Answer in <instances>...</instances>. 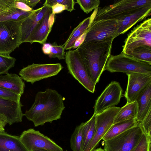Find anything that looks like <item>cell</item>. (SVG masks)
Returning <instances> with one entry per match:
<instances>
[{
  "mask_svg": "<svg viewBox=\"0 0 151 151\" xmlns=\"http://www.w3.org/2000/svg\"><path fill=\"white\" fill-rule=\"evenodd\" d=\"M63 98L56 90L46 89L36 94L35 101L24 114L37 127L61 118L65 109Z\"/></svg>",
  "mask_w": 151,
  "mask_h": 151,
  "instance_id": "1",
  "label": "cell"
},
{
  "mask_svg": "<svg viewBox=\"0 0 151 151\" xmlns=\"http://www.w3.org/2000/svg\"><path fill=\"white\" fill-rule=\"evenodd\" d=\"M112 40L95 41L83 43L78 48L88 73L95 84L105 70L111 55Z\"/></svg>",
  "mask_w": 151,
  "mask_h": 151,
  "instance_id": "2",
  "label": "cell"
},
{
  "mask_svg": "<svg viewBox=\"0 0 151 151\" xmlns=\"http://www.w3.org/2000/svg\"><path fill=\"white\" fill-rule=\"evenodd\" d=\"M111 73H138L151 76V64L140 61L122 52L111 55L105 68Z\"/></svg>",
  "mask_w": 151,
  "mask_h": 151,
  "instance_id": "3",
  "label": "cell"
},
{
  "mask_svg": "<svg viewBox=\"0 0 151 151\" xmlns=\"http://www.w3.org/2000/svg\"><path fill=\"white\" fill-rule=\"evenodd\" d=\"M147 6H151V0H116L111 5L98 7L96 12L93 13L90 17L92 22L101 19H116L135 10Z\"/></svg>",
  "mask_w": 151,
  "mask_h": 151,
  "instance_id": "4",
  "label": "cell"
},
{
  "mask_svg": "<svg viewBox=\"0 0 151 151\" xmlns=\"http://www.w3.org/2000/svg\"><path fill=\"white\" fill-rule=\"evenodd\" d=\"M65 59L68 73L88 91L93 93L96 84L90 77L78 48L66 52Z\"/></svg>",
  "mask_w": 151,
  "mask_h": 151,
  "instance_id": "5",
  "label": "cell"
},
{
  "mask_svg": "<svg viewBox=\"0 0 151 151\" xmlns=\"http://www.w3.org/2000/svg\"><path fill=\"white\" fill-rule=\"evenodd\" d=\"M23 20L0 21V54L9 55L22 44L21 26Z\"/></svg>",
  "mask_w": 151,
  "mask_h": 151,
  "instance_id": "6",
  "label": "cell"
},
{
  "mask_svg": "<svg viewBox=\"0 0 151 151\" xmlns=\"http://www.w3.org/2000/svg\"><path fill=\"white\" fill-rule=\"evenodd\" d=\"M144 133L138 125L110 139L104 141L105 151H132Z\"/></svg>",
  "mask_w": 151,
  "mask_h": 151,
  "instance_id": "7",
  "label": "cell"
},
{
  "mask_svg": "<svg viewBox=\"0 0 151 151\" xmlns=\"http://www.w3.org/2000/svg\"><path fill=\"white\" fill-rule=\"evenodd\" d=\"M121 108L114 106L96 114L94 134L91 141L83 151H93L96 148L102 138L113 124L115 118Z\"/></svg>",
  "mask_w": 151,
  "mask_h": 151,
  "instance_id": "8",
  "label": "cell"
},
{
  "mask_svg": "<svg viewBox=\"0 0 151 151\" xmlns=\"http://www.w3.org/2000/svg\"><path fill=\"white\" fill-rule=\"evenodd\" d=\"M63 68L60 63H33L21 69L19 74L22 80L33 84L37 81L56 76Z\"/></svg>",
  "mask_w": 151,
  "mask_h": 151,
  "instance_id": "9",
  "label": "cell"
},
{
  "mask_svg": "<svg viewBox=\"0 0 151 151\" xmlns=\"http://www.w3.org/2000/svg\"><path fill=\"white\" fill-rule=\"evenodd\" d=\"M117 28L116 19L93 20L86 31V36L83 43L95 41H113Z\"/></svg>",
  "mask_w": 151,
  "mask_h": 151,
  "instance_id": "10",
  "label": "cell"
},
{
  "mask_svg": "<svg viewBox=\"0 0 151 151\" xmlns=\"http://www.w3.org/2000/svg\"><path fill=\"white\" fill-rule=\"evenodd\" d=\"M19 137L22 142L29 151L35 149L63 151L61 147L50 138L33 129L24 131Z\"/></svg>",
  "mask_w": 151,
  "mask_h": 151,
  "instance_id": "11",
  "label": "cell"
},
{
  "mask_svg": "<svg viewBox=\"0 0 151 151\" xmlns=\"http://www.w3.org/2000/svg\"><path fill=\"white\" fill-rule=\"evenodd\" d=\"M143 46L151 47L150 18L136 26L128 35L122 52L125 53L135 47Z\"/></svg>",
  "mask_w": 151,
  "mask_h": 151,
  "instance_id": "12",
  "label": "cell"
},
{
  "mask_svg": "<svg viewBox=\"0 0 151 151\" xmlns=\"http://www.w3.org/2000/svg\"><path fill=\"white\" fill-rule=\"evenodd\" d=\"M122 89L119 83L112 81L96 100L94 113L98 114L108 108L117 105L122 96Z\"/></svg>",
  "mask_w": 151,
  "mask_h": 151,
  "instance_id": "13",
  "label": "cell"
},
{
  "mask_svg": "<svg viewBox=\"0 0 151 151\" xmlns=\"http://www.w3.org/2000/svg\"><path fill=\"white\" fill-rule=\"evenodd\" d=\"M151 6L142 7L122 16L116 19L117 28L114 39L124 34L137 23L151 15Z\"/></svg>",
  "mask_w": 151,
  "mask_h": 151,
  "instance_id": "14",
  "label": "cell"
},
{
  "mask_svg": "<svg viewBox=\"0 0 151 151\" xmlns=\"http://www.w3.org/2000/svg\"><path fill=\"white\" fill-rule=\"evenodd\" d=\"M126 74L128 76V83L124 96L127 103H130L135 101L151 83V76L138 73Z\"/></svg>",
  "mask_w": 151,
  "mask_h": 151,
  "instance_id": "15",
  "label": "cell"
},
{
  "mask_svg": "<svg viewBox=\"0 0 151 151\" xmlns=\"http://www.w3.org/2000/svg\"><path fill=\"white\" fill-rule=\"evenodd\" d=\"M49 6L43 5L33 10L22 21L21 26V42L27 41L40 23Z\"/></svg>",
  "mask_w": 151,
  "mask_h": 151,
  "instance_id": "16",
  "label": "cell"
},
{
  "mask_svg": "<svg viewBox=\"0 0 151 151\" xmlns=\"http://www.w3.org/2000/svg\"><path fill=\"white\" fill-rule=\"evenodd\" d=\"M23 106L20 101L0 98V115L10 125L21 122L24 116L22 110Z\"/></svg>",
  "mask_w": 151,
  "mask_h": 151,
  "instance_id": "17",
  "label": "cell"
},
{
  "mask_svg": "<svg viewBox=\"0 0 151 151\" xmlns=\"http://www.w3.org/2000/svg\"><path fill=\"white\" fill-rule=\"evenodd\" d=\"M55 14L52 13V8L49 7L40 23L27 41L31 44L45 43L51 31L55 21Z\"/></svg>",
  "mask_w": 151,
  "mask_h": 151,
  "instance_id": "18",
  "label": "cell"
},
{
  "mask_svg": "<svg viewBox=\"0 0 151 151\" xmlns=\"http://www.w3.org/2000/svg\"><path fill=\"white\" fill-rule=\"evenodd\" d=\"M0 87L21 96L24 92L25 84L18 75L8 73L0 76Z\"/></svg>",
  "mask_w": 151,
  "mask_h": 151,
  "instance_id": "19",
  "label": "cell"
},
{
  "mask_svg": "<svg viewBox=\"0 0 151 151\" xmlns=\"http://www.w3.org/2000/svg\"><path fill=\"white\" fill-rule=\"evenodd\" d=\"M135 101L138 105L137 121L141 122L151 110V83L136 98Z\"/></svg>",
  "mask_w": 151,
  "mask_h": 151,
  "instance_id": "20",
  "label": "cell"
},
{
  "mask_svg": "<svg viewBox=\"0 0 151 151\" xmlns=\"http://www.w3.org/2000/svg\"><path fill=\"white\" fill-rule=\"evenodd\" d=\"M0 151H29L22 142L19 137L0 131Z\"/></svg>",
  "mask_w": 151,
  "mask_h": 151,
  "instance_id": "21",
  "label": "cell"
},
{
  "mask_svg": "<svg viewBox=\"0 0 151 151\" xmlns=\"http://www.w3.org/2000/svg\"><path fill=\"white\" fill-rule=\"evenodd\" d=\"M135 118L113 124L102 138L104 141L111 139L138 125Z\"/></svg>",
  "mask_w": 151,
  "mask_h": 151,
  "instance_id": "22",
  "label": "cell"
},
{
  "mask_svg": "<svg viewBox=\"0 0 151 151\" xmlns=\"http://www.w3.org/2000/svg\"><path fill=\"white\" fill-rule=\"evenodd\" d=\"M90 23V17H88L84 19L74 29L67 40L63 44L64 45V50H69L73 48L76 40L86 31Z\"/></svg>",
  "mask_w": 151,
  "mask_h": 151,
  "instance_id": "23",
  "label": "cell"
},
{
  "mask_svg": "<svg viewBox=\"0 0 151 151\" xmlns=\"http://www.w3.org/2000/svg\"><path fill=\"white\" fill-rule=\"evenodd\" d=\"M138 112V105L136 101L127 103L121 108L116 116L113 124L132 119L136 118Z\"/></svg>",
  "mask_w": 151,
  "mask_h": 151,
  "instance_id": "24",
  "label": "cell"
},
{
  "mask_svg": "<svg viewBox=\"0 0 151 151\" xmlns=\"http://www.w3.org/2000/svg\"><path fill=\"white\" fill-rule=\"evenodd\" d=\"M96 114L94 113L88 121L84 122L82 132L81 151H83L93 138L95 130Z\"/></svg>",
  "mask_w": 151,
  "mask_h": 151,
  "instance_id": "25",
  "label": "cell"
},
{
  "mask_svg": "<svg viewBox=\"0 0 151 151\" xmlns=\"http://www.w3.org/2000/svg\"><path fill=\"white\" fill-rule=\"evenodd\" d=\"M32 11L27 12L20 10L16 8L14 5L0 14V21L22 20L29 16Z\"/></svg>",
  "mask_w": 151,
  "mask_h": 151,
  "instance_id": "26",
  "label": "cell"
},
{
  "mask_svg": "<svg viewBox=\"0 0 151 151\" xmlns=\"http://www.w3.org/2000/svg\"><path fill=\"white\" fill-rule=\"evenodd\" d=\"M125 54L138 60L151 64V47L141 46L135 47Z\"/></svg>",
  "mask_w": 151,
  "mask_h": 151,
  "instance_id": "27",
  "label": "cell"
},
{
  "mask_svg": "<svg viewBox=\"0 0 151 151\" xmlns=\"http://www.w3.org/2000/svg\"><path fill=\"white\" fill-rule=\"evenodd\" d=\"M84 122H82L75 128L70 140V147L73 151H81L82 132Z\"/></svg>",
  "mask_w": 151,
  "mask_h": 151,
  "instance_id": "28",
  "label": "cell"
},
{
  "mask_svg": "<svg viewBox=\"0 0 151 151\" xmlns=\"http://www.w3.org/2000/svg\"><path fill=\"white\" fill-rule=\"evenodd\" d=\"M16 59L9 55L0 54V76L7 74L14 66Z\"/></svg>",
  "mask_w": 151,
  "mask_h": 151,
  "instance_id": "29",
  "label": "cell"
},
{
  "mask_svg": "<svg viewBox=\"0 0 151 151\" xmlns=\"http://www.w3.org/2000/svg\"><path fill=\"white\" fill-rule=\"evenodd\" d=\"M76 3L86 13L88 14L93 10L98 7L100 4L99 0H76Z\"/></svg>",
  "mask_w": 151,
  "mask_h": 151,
  "instance_id": "30",
  "label": "cell"
},
{
  "mask_svg": "<svg viewBox=\"0 0 151 151\" xmlns=\"http://www.w3.org/2000/svg\"><path fill=\"white\" fill-rule=\"evenodd\" d=\"M151 137L144 132L132 151H151Z\"/></svg>",
  "mask_w": 151,
  "mask_h": 151,
  "instance_id": "31",
  "label": "cell"
},
{
  "mask_svg": "<svg viewBox=\"0 0 151 151\" xmlns=\"http://www.w3.org/2000/svg\"><path fill=\"white\" fill-rule=\"evenodd\" d=\"M64 45H52L50 54L48 55L51 58H57L59 60L65 59V52L64 49Z\"/></svg>",
  "mask_w": 151,
  "mask_h": 151,
  "instance_id": "32",
  "label": "cell"
},
{
  "mask_svg": "<svg viewBox=\"0 0 151 151\" xmlns=\"http://www.w3.org/2000/svg\"><path fill=\"white\" fill-rule=\"evenodd\" d=\"M144 132L151 137V110H150L142 121L139 123Z\"/></svg>",
  "mask_w": 151,
  "mask_h": 151,
  "instance_id": "33",
  "label": "cell"
},
{
  "mask_svg": "<svg viewBox=\"0 0 151 151\" xmlns=\"http://www.w3.org/2000/svg\"><path fill=\"white\" fill-rule=\"evenodd\" d=\"M21 96L0 87V98L15 101H20Z\"/></svg>",
  "mask_w": 151,
  "mask_h": 151,
  "instance_id": "34",
  "label": "cell"
},
{
  "mask_svg": "<svg viewBox=\"0 0 151 151\" xmlns=\"http://www.w3.org/2000/svg\"><path fill=\"white\" fill-rule=\"evenodd\" d=\"M14 6L17 9L25 12H30L33 10L22 0H14Z\"/></svg>",
  "mask_w": 151,
  "mask_h": 151,
  "instance_id": "35",
  "label": "cell"
},
{
  "mask_svg": "<svg viewBox=\"0 0 151 151\" xmlns=\"http://www.w3.org/2000/svg\"><path fill=\"white\" fill-rule=\"evenodd\" d=\"M14 0H0V14L14 4Z\"/></svg>",
  "mask_w": 151,
  "mask_h": 151,
  "instance_id": "36",
  "label": "cell"
},
{
  "mask_svg": "<svg viewBox=\"0 0 151 151\" xmlns=\"http://www.w3.org/2000/svg\"><path fill=\"white\" fill-rule=\"evenodd\" d=\"M86 36V32L83 33L76 41L73 49L77 48L84 42Z\"/></svg>",
  "mask_w": 151,
  "mask_h": 151,
  "instance_id": "37",
  "label": "cell"
},
{
  "mask_svg": "<svg viewBox=\"0 0 151 151\" xmlns=\"http://www.w3.org/2000/svg\"><path fill=\"white\" fill-rule=\"evenodd\" d=\"M43 45L42 49L43 53L45 54L49 55L50 53L52 45L45 43Z\"/></svg>",
  "mask_w": 151,
  "mask_h": 151,
  "instance_id": "38",
  "label": "cell"
},
{
  "mask_svg": "<svg viewBox=\"0 0 151 151\" xmlns=\"http://www.w3.org/2000/svg\"><path fill=\"white\" fill-rule=\"evenodd\" d=\"M26 4L32 9L38 3L40 0H22Z\"/></svg>",
  "mask_w": 151,
  "mask_h": 151,
  "instance_id": "39",
  "label": "cell"
},
{
  "mask_svg": "<svg viewBox=\"0 0 151 151\" xmlns=\"http://www.w3.org/2000/svg\"><path fill=\"white\" fill-rule=\"evenodd\" d=\"M7 122L0 115V131H4V127Z\"/></svg>",
  "mask_w": 151,
  "mask_h": 151,
  "instance_id": "40",
  "label": "cell"
},
{
  "mask_svg": "<svg viewBox=\"0 0 151 151\" xmlns=\"http://www.w3.org/2000/svg\"><path fill=\"white\" fill-rule=\"evenodd\" d=\"M93 151H105L104 149H102L101 147H99L96 148Z\"/></svg>",
  "mask_w": 151,
  "mask_h": 151,
  "instance_id": "41",
  "label": "cell"
},
{
  "mask_svg": "<svg viewBox=\"0 0 151 151\" xmlns=\"http://www.w3.org/2000/svg\"><path fill=\"white\" fill-rule=\"evenodd\" d=\"M32 151H49L45 149H35L32 150Z\"/></svg>",
  "mask_w": 151,
  "mask_h": 151,
  "instance_id": "42",
  "label": "cell"
},
{
  "mask_svg": "<svg viewBox=\"0 0 151 151\" xmlns=\"http://www.w3.org/2000/svg\"><path fill=\"white\" fill-rule=\"evenodd\" d=\"M65 151H67V150H65Z\"/></svg>",
  "mask_w": 151,
  "mask_h": 151,
  "instance_id": "43",
  "label": "cell"
}]
</instances>
